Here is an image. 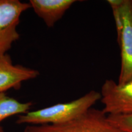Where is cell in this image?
<instances>
[{
    "mask_svg": "<svg viewBox=\"0 0 132 132\" xmlns=\"http://www.w3.org/2000/svg\"><path fill=\"white\" fill-rule=\"evenodd\" d=\"M100 99V92L92 90L71 102L57 103L18 116L16 123L19 125H28L61 124L68 122L85 113Z\"/></svg>",
    "mask_w": 132,
    "mask_h": 132,
    "instance_id": "cell-1",
    "label": "cell"
},
{
    "mask_svg": "<svg viewBox=\"0 0 132 132\" xmlns=\"http://www.w3.org/2000/svg\"><path fill=\"white\" fill-rule=\"evenodd\" d=\"M113 12L120 50L118 83L132 80V0H108Z\"/></svg>",
    "mask_w": 132,
    "mask_h": 132,
    "instance_id": "cell-2",
    "label": "cell"
},
{
    "mask_svg": "<svg viewBox=\"0 0 132 132\" xmlns=\"http://www.w3.org/2000/svg\"><path fill=\"white\" fill-rule=\"evenodd\" d=\"M24 132H125L113 124L102 110L91 108L83 114L61 124L28 125Z\"/></svg>",
    "mask_w": 132,
    "mask_h": 132,
    "instance_id": "cell-3",
    "label": "cell"
},
{
    "mask_svg": "<svg viewBox=\"0 0 132 132\" xmlns=\"http://www.w3.org/2000/svg\"><path fill=\"white\" fill-rule=\"evenodd\" d=\"M31 7L29 3L19 0H0V54L7 53L19 39L16 27L21 14Z\"/></svg>",
    "mask_w": 132,
    "mask_h": 132,
    "instance_id": "cell-4",
    "label": "cell"
},
{
    "mask_svg": "<svg viewBox=\"0 0 132 132\" xmlns=\"http://www.w3.org/2000/svg\"><path fill=\"white\" fill-rule=\"evenodd\" d=\"M103 111L107 115L132 114V80L119 84L113 80L105 81L101 87Z\"/></svg>",
    "mask_w": 132,
    "mask_h": 132,
    "instance_id": "cell-5",
    "label": "cell"
},
{
    "mask_svg": "<svg viewBox=\"0 0 132 132\" xmlns=\"http://www.w3.org/2000/svg\"><path fill=\"white\" fill-rule=\"evenodd\" d=\"M39 75V70L13 64L8 54H0V94L11 89H19L23 82L37 78Z\"/></svg>",
    "mask_w": 132,
    "mask_h": 132,
    "instance_id": "cell-6",
    "label": "cell"
},
{
    "mask_svg": "<svg viewBox=\"0 0 132 132\" xmlns=\"http://www.w3.org/2000/svg\"><path fill=\"white\" fill-rule=\"evenodd\" d=\"M76 2V0H29V3L47 27L52 28Z\"/></svg>",
    "mask_w": 132,
    "mask_h": 132,
    "instance_id": "cell-7",
    "label": "cell"
},
{
    "mask_svg": "<svg viewBox=\"0 0 132 132\" xmlns=\"http://www.w3.org/2000/svg\"><path fill=\"white\" fill-rule=\"evenodd\" d=\"M32 102L22 103L16 99L9 97L6 93L0 94V123L9 117L21 115L29 111Z\"/></svg>",
    "mask_w": 132,
    "mask_h": 132,
    "instance_id": "cell-8",
    "label": "cell"
},
{
    "mask_svg": "<svg viewBox=\"0 0 132 132\" xmlns=\"http://www.w3.org/2000/svg\"><path fill=\"white\" fill-rule=\"evenodd\" d=\"M108 119L116 127L125 132H132V114L108 115Z\"/></svg>",
    "mask_w": 132,
    "mask_h": 132,
    "instance_id": "cell-9",
    "label": "cell"
},
{
    "mask_svg": "<svg viewBox=\"0 0 132 132\" xmlns=\"http://www.w3.org/2000/svg\"><path fill=\"white\" fill-rule=\"evenodd\" d=\"M0 132H5L4 128H3V127L1 125H0Z\"/></svg>",
    "mask_w": 132,
    "mask_h": 132,
    "instance_id": "cell-10",
    "label": "cell"
}]
</instances>
